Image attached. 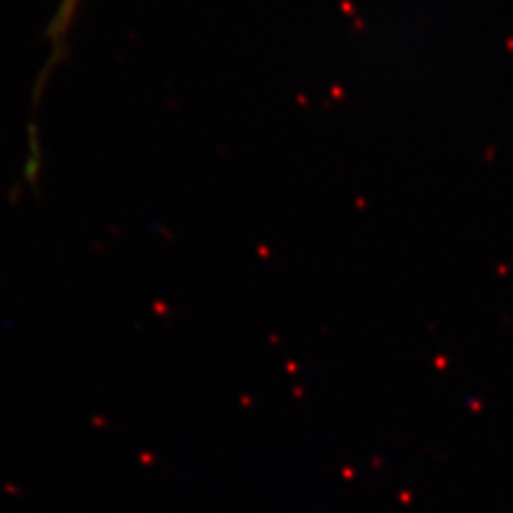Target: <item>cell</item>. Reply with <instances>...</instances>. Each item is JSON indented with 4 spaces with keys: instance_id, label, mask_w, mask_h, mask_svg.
Here are the masks:
<instances>
[{
    "instance_id": "cell-1",
    "label": "cell",
    "mask_w": 513,
    "mask_h": 513,
    "mask_svg": "<svg viewBox=\"0 0 513 513\" xmlns=\"http://www.w3.org/2000/svg\"><path fill=\"white\" fill-rule=\"evenodd\" d=\"M78 4H80V0H61L59 2L56 19L52 21V27H50V36H52L56 46H59L65 40V34L71 27V21L74 19Z\"/></svg>"
}]
</instances>
